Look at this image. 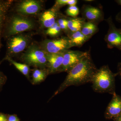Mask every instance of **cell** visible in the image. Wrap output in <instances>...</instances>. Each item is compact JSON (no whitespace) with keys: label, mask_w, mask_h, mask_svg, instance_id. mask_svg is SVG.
I'll use <instances>...</instances> for the list:
<instances>
[{"label":"cell","mask_w":121,"mask_h":121,"mask_svg":"<svg viewBox=\"0 0 121 121\" xmlns=\"http://www.w3.org/2000/svg\"><path fill=\"white\" fill-rule=\"evenodd\" d=\"M98 30L97 24L91 22H86L83 24L80 31L85 36L90 39Z\"/></svg>","instance_id":"cell-17"},{"label":"cell","mask_w":121,"mask_h":121,"mask_svg":"<svg viewBox=\"0 0 121 121\" xmlns=\"http://www.w3.org/2000/svg\"><path fill=\"white\" fill-rule=\"evenodd\" d=\"M1 63V62L0 60V65ZM7 76L0 70V91L7 82Z\"/></svg>","instance_id":"cell-24"},{"label":"cell","mask_w":121,"mask_h":121,"mask_svg":"<svg viewBox=\"0 0 121 121\" xmlns=\"http://www.w3.org/2000/svg\"><path fill=\"white\" fill-rule=\"evenodd\" d=\"M13 2L12 0H0V50L2 47L1 39L7 13Z\"/></svg>","instance_id":"cell-14"},{"label":"cell","mask_w":121,"mask_h":121,"mask_svg":"<svg viewBox=\"0 0 121 121\" xmlns=\"http://www.w3.org/2000/svg\"><path fill=\"white\" fill-rule=\"evenodd\" d=\"M64 52L57 54L47 53V69L48 74L61 72L63 59Z\"/></svg>","instance_id":"cell-11"},{"label":"cell","mask_w":121,"mask_h":121,"mask_svg":"<svg viewBox=\"0 0 121 121\" xmlns=\"http://www.w3.org/2000/svg\"><path fill=\"white\" fill-rule=\"evenodd\" d=\"M66 13L67 16L71 17H77L79 14V9L76 5L70 6L67 9Z\"/></svg>","instance_id":"cell-22"},{"label":"cell","mask_w":121,"mask_h":121,"mask_svg":"<svg viewBox=\"0 0 121 121\" xmlns=\"http://www.w3.org/2000/svg\"><path fill=\"white\" fill-rule=\"evenodd\" d=\"M21 59L24 63L29 66L47 69V53L39 44L35 43L30 44L22 54Z\"/></svg>","instance_id":"cell-4"},{"label":"cell","mask_w":121,"mask_h":121,"mask_svg":"<svg viewBox=\"0 0 121 121\" xmlns=\"http://www.w3.org/2000/svg\"><path fill=\"white\" fill-rule=\"evenodd\" d=\"M61 31V29L59 26L58 23L56 22L51 27L48 29L45 32V33L51 36L54 37L59 35Z\"/></svg>","instance_id":"cell-21"},{"label":"cell","mask_w":121,"mask_h":121,"mask_svg":"<svg viewBox=\"0 0 121 121\" xmlns=\"http://www.w3.org/2000/svg\"><path fill=\"white\" fill-rule=\"evenodd\" d=\"M105 115L107 118L119 117L121 115V97L115 94L107 106Z\"/></svg>","instance_id":"cell-12"},{"label":"cell","mask_w":121,"mask_h":121,"mask_svg":"<svg viewBox=\"0 0 121 121\" xmlns=\"http://www.w3.org/2000/svg\"><path fill=\"white\" fill-rule=\"evenodd\" d=\"M8 121H20L16 115H9L7 116Z\"/></svg>","instance_id":"cell-25"},{"label":"cell","mask_w":121,"mask_h":121,"mask_svg":"<svg viewBox=\"0 0 121 121\" xmlns=\"http://www.w3.org/2000/svg\"><path fill=\"white\" fill-rule=\"evenodd\" d=\"M43 7V1L24 0L17 4L15 10L17 14L27 16L38 14Z\"/></svg>","instance_id":"cell-9"},{"label":"cell","mask_w":121,"mask_h":121,"mask_svg":"<svg viewBox=\"0 0 121 121\" xmlns=\"http://www.w3.org/2000/svg\"><path fill=\"white\" fill-rule=\"evenodd\" d=\"M20 33L8 38L7 42V53L5 58L16 56L26 49L31 44V35Z\"/></svg>","instance_id":"cell-5"},{"label":"cell","mask_w":121,"mask_h":121,"mask_svg":"<svg viewBox=\"0 0 121 121\" xmlns=\"http://www.w3.org/2000/svg\"><path fill=\"white\" fill-rule=\"evenodd\" d=\"M77 2V0H57L56 1L53 8L59 10L60 7L65 5H69V6L76 5Z\"/></svg>","instance_id":"cell-20"},{"label":"cell","mask_w":121,"mask_h":121,"mask_svg":"<svg viewBox=\"0 0 121 121\" xmlns=\"http://www.w3.org/2000/svg\"><path fill=\"white\" fill-rule=\"evenodd\" d=\"M109 28L104 40L109 49L115 48L121 50V29L117 28L113 21L111 16L106 20Z\"/></svg>","instance_id":"cell-7"},{"label":"cell","mask_w":121,"mask_h":121,"mask_svg":"<svg viewBox=\"0 0 121 121\" xmlns=\"http://www.w3.org/2000/svg\"><path fill=\"white\" fill-rule=\"evenodd\" d=\"M68 37L72 47L80 48L90 39L83 35L80 31L70 33Z\"/></svg>","instance_id":"cell-15"},{"label":"cell","mask_w":121,"mask_h":121,"mask_svg":"<svg viewBox=\"0 0 121 121\" xmlns=\"http://www.w3.org/2000/svg\"><path fill=\"white\" fill-rule=\"evenodd\" d=\"M97 69L89 51L79 63L68 72L64 81L51 99L63 92L69 86H80L91 82L93 76Z\"/></svg>","instance_id":"cell-1"},{"label":"cell","mask_w":121,"mask_h":121,"mask_svg":"<svg viewBox=\"0 0 121 121\" xmlns=\"http://www.w3.org/2000/svg\"><path fill=\"white\" fill-rule=\"evenodd\" d=\"M82 18L90 22L97 24L104 20V14L101 9L90 5H84L82 8Z\"/></svg>","instance_id":"cell-10"},{"label":"cell","mask_w":121,"mask_h":121,"mask_svg":"<svg viewBox=\"0 0 121 121\" xmlns=\"http://www.w3.org/2000/svg\"><path fill=\"white\" fill-rule=\"evenodd\" d=\"M117 68L118 74H119L121 76V62L118 63Z\"/></svg>","instance_id":"cell-28"},{"label":"cell","mask_w":121,"mask_h":121,"mask_svg":"<svg viewBox=\"0 0 121 121\" xmlns=\"http://www.w3.org/2000/svg\"><path fill=\"white\" fill-rule=\"evenodd\" d=\"M58 10L52 8L42 13L40 17L41 26L44 28L48 29L56 22V19Z\"/></svg>","instance_id":"cell-13"},{"label":"cell","mask_w":121,"mask_h":121,"mask_svg":"<svg viewBox=\"0 0 121 121\" xmlns=\"http://www.w3.org/2000/svg\"><path fill=\"white\" fill-rule=\"evenodd\" d=\"M48 75V73L47 69L35 68L33 72L32 83L35 84L42 82L45 80Z\"/></svg>","instance_id":"cell-18"},{"label":"cell","mask_w":121,"mask_h":121,"mask_svg":"<svg viewBox=\"0 0 121 121\" xmlns=\"http://www.w3.org/2000/svg\"><path fill=\"white\" fill-rule=\"evenodd\" d=\"M117 121H121V115L118 117V119Z\"/></svg>","instance_id":"cell-30"},{"label":"cell","mask_w":121,"mask_h":121,"mask_svg":"<svg viewBox=\"0 0 121 121\" xmlns=\"http://www.w3.org/2000/svg\"><path fill=\"white\" fill-rule=\"evenodd\" d=\"M115 1L119 5H121V0H115Z\"/></svg>","instance_id":"cell-29"},{"label":"cell","mask_w":121,"mask_h":121,"mask_svg":"<svg viewBox=\"0 0 121 121\" xmlns=\"http://www.w3.org/2000/svg\"><path fill=\"white\" fill-rule=\"evenodd\" d=\"M68 20V26L70 33L80 31L86 20L82 17H71Z\"/></svg>","instance_id":"cell-16"},{"label":"cell","mask_w":121,"mask_h":121,"mask_svg":"<svg viewBox=\"0 0 121 121\" xmlns=\"http://www.w3.org/2000/svg\"><path fill=\"white\" fill-rule=\"evenodd\" d=\"M39 45L45 52L48 54L62 53L72 48L68 37L53 39H45Z\"/></svg>","instance_id":"cell-6"},{"label":"cell","mask_w":121,"mask_h":121,"mask_svg":"<svg viewBox=\"0 0 121 121\" xmlns=\"http://www.w3.org/2000/svg\"><path fill=\"white\" fill-rule=\"evenodd\" d=\"M4 60H8L28 79H30V68L29 66L25 64L17 62L11 58H4Z\"/></svg>","instance_id":"cell-19"},{"label":"cell","mask_w":121,"mask_h":121,"mask_svg":"<svg viewBox=\"0 0 121 121\" xmlns=\"http://www.w3.org/2000/svg\"><path fill=\"white\" fill-rule=\"evenodd\" d=\"M117 74L112 73L108 65L98 69L93 76L91 82L94 91L99 93H114L115 77Z\"/></svg>","instance_id":"cell-3"},{"label":"cell","mask_w":121,"mask_h":121,"mask_svg":"<svg viewBox=\"0 0 121 121\" xmlns=\"http://www.w3.org/2000/svg\"><path fill=\"white\" fill-rule=\"evenodd\" d=\"M115 19L118 22L121 23V11L119 12L116 15Z\"/></svg>","instance_id":"cell-27"},{"label":"cell","mask_w":121,"mask_h":121,"mask_svg":"<svg viewBox=\"0 0 121 121\" xmlns=\"http://www.w3.org/2000/svg\"><path fill=\"white\" fill-rule=\"evenodd\" d=\"M89 51L82 52L68 50L64 52L61 72H68L82 61Z\"/></svg>","instance_id":"cell-8"},{"label":"cell","mask_w":121,"mask_h":121,"mask_svg":"<svg viewBox=\"0 0 121 121\" xmlns=\"http://www.w3.org/2000/svg\"><path fill=\"white\" fill-rule=\"evenodd\" d=\"M0 121H8L7 115L3 113H0Z\"/></svg>","instance_id":"cell-26"},{"label":"cell","mask_w":121,"mask_h":121,"mask_svg":"<svg viewBox=\"0 0 121 121\" xmlns=\"http://www.w3.org/2000/svg\"><path fill=\"white\" fill-rule=\"evenodd\" d=\"M34 21L26 16L15 14L6 19L2 36L9 38L13 36L35 28Z\"/></svg>","instance_id":"cell-2"},{"label":"cell","mask_w":121,"mask_h":121,"mask_svg":"<svg viewBox=\"0 0 121 121\" xmlns=\"http://www.w3.org/2000/svg\"><path fill=\"white\" fill-rule=\"evenodd\" d=\"M61 30L66 31H69L68 26V20L66 18H60L56 21Z\"/></svg>","instance_id":"cell-23"}]
</instances>
